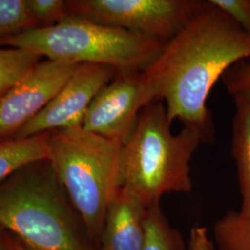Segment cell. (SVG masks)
I'll return each instance as SVG.
<instances>
[{
	"label": "cell",
	"instance_id": "cell-21",
	"mask_svg": "<svg viewBox=\"0 0 250 250\" xmlns=\"http://www.w3.org/2000/svg\"><path fill=\"white\" fill-rule=\"evenodd\" d=\"M0 250H31L8 232H4L0 241Z\"/></svg>",
	"mask_w": 250,
	"mask_h": 250
},
{
	"label": "cell",
	"instance_id": "cell-22",
	"mask_svg": "<svg viewBox=\"0 0 250 250\" xmlns=\"http://www.w3.org/2000/svg\"><path fill=\"white\" fill-rule=\"evenodd\" d=\"M240 93H243V94H245L249 99H250V86L249 88H247V89L245 90V91H243V92H240ZM238 94V93H237Z\"/></svg>",
	"mask_w": 250,
	"mask_h": 250
},
{
	"label": "cell",
	"instance_id": "cell-17",
	"mask_svg": "<svg viewBox=\"0 0 250 250\" xmlns=\"http://www.w3.org/2000/svg\"><path fill=\"white\" fill-rule=\"evenodd\" d=\"M26 2L38 27L52 26L70 15L67 1L26 0Z\"/></svg>",
	"mask_w": 250,
	"mask_h": 250
},
{
	"label": "cell",
	"instance_id": "cell-6",
	"mask_svg": "<svg viewBox=\"0 0 250 250\" xmlns=\"http://www.w3.org/2000/svg\"><path fill=\"white\" fill-rule=\"evenodd\" d=\"M70 14L167 42L209 0H71Z\"/></svg>",
	"mask_w": 250,
	"mask_h": 250
},
{
	"label": "cell",
	"instance_id": "cell-3",
	"mask_svg": "<svg viewBox=\"0 0 250 250\" xmlns=\"http://www.w3.org/2000/svg\"><path fill=\"white\" fill-rule=\"evenodd\" d=\"M170 126L164 103L151 102L142 108L123 143L122 188L146 208L160 203L166 194L189 193L193 188L190 163L203 137L188 126L173 134Z\"/></svg>",
	"mask_w": 250,
	"mask_h": 250
},
{
	"label": "cell",
	"instance_id": "cell-11",
	"mask_svg": "<svg viewBox=\"0 0 250 250\" xmlns=\"http://www.w3.org/2000/svg\"><path fill=\"white\" fill-rule=\"evenodd\" d=\"M232 97L235 113L232 119V155L241 193L239 212L250 216V99L243 93Z\"/></svg>",
	"mask_w": 250,
	"mask_h": 250
},
{
	"label": "cell",
	"instance_id": "cell-15",
	"mask_svg": "<svg viewBox=\"0 0 250 250\" xmlns=\"http://www.w3.org/2000/svg\"><path fill=\"white\" fill-rule=\"evenodd\" d=\"M217 250H250V216L230 210L214 226Z\"/></svg>",
	"mask_w": 250,
	"mask_h": 250
},
{
	"label": "cell",
	"instance_id": "cell-16",
	"mask_svg": "<svg viewBox=\"0 0 250 250\" xmlns=\"http://www.w3.org/2000/svg\"><path fill=\"white\" fill-rule=\"evenodd\" d=\"M36 27L26 0H0V39Z\"/></svg>",
	"mask_w": 250,
	"mask_h": 250
},
{
	"label": "cell",
	"instance_id": "cell-23",
	"mask_svg": "<svg viewBox=\"0 0 250 250\" xmlns=\"http://www.w3.org/2000/svg\"><path fill=\"white\" fill-rule=\"evenodd\" d=\"M4 232H5V230H4V229H2V228L0 227V241H1V239H2V236H3Z\"/></svg>",
	"mask_w": 250,
	"mask_h": 250
},
{
	"label": "cell",
	"instance_id": "cell-9",
	"mask_svg": "<svg viewBox=\"0 0 250 250\" xmlns=\"http://www.w3.org/2000/svg\"><path fill=\"white\" fill-rule=\"evenodd\" d=\"M146 105L140 72H119L93 99L82 127L124 143Z\"/></svg>",
	"mask_w": 250,
	"mask_h": 250
},
{
	"label": "cell",
	"instance_id": "cell-5",
	"mask_svg": "<svg viewBox=\"0 0 250 250\" xmlns=\"http://www.w3.org/2000/svg\"><path fill=\"white\" fill-rule=\"evenodd\" d=\"M166 42L106 26L70 14L61 22L36 27L0 39L45 60L107 65L118 72H143L161 53Z\"/></svg>",
	"mask_w": 250,
	"mask_h": 250
},
{
	"label": "cell",
	"instance_id": "cell-14",
	"mask_svg": "<svg viewBox=\"0 0 250 250\" xmlns=\"http://www.w3.org/2000/svg\"><path fill=\"white\" fill-rule=\"evenodd\" d=\"M142 250H186L181 234L167 221L160 203L147 208Z\"/></svg>",
	"mask_w": 250,
	"mask_h": 250
},
{
	"label": "cell",
	"instance_id": "cell-13",
	"mask_svg": "<svg viewBox=\"0 0 250 250\" xmlns=\"http://www.w3.org/2000/svg\"><path fill=\"white\" fill-rule=\"evenodd\" d=\"M40 61L24 49L0 44V101Z\"/></svg>",
	"mask_w": 250,
	"mask_h": 250
},
{
	"label": "cell",
	"instance_id": "cell-18",
	"mask_svg": "<svg viewBox=\"0 0 250 250\" xmlns=\"http://www.w3.org/2000/svg\"><path fill=\"white\" fill-rule=\"evenodd\" d=\"M224 10L236 24L250 36V0H209Z\"/></svg>",
	"mask_w": 250,
	"mask_h": 250
},
{
	"label": "cell",
	"instance_id": "cell-10",
	"mask_svg": "<svg viewBox=\"0 0 250 250\" xmlns=\"http://www.w3.org/2000/svg\"><path fill=\"white\" fill-rule=\"evenodd\" d=\"M146 209L135 195L121 188L107 209L99 249L143 250Z\"/></svg>",
	"mask_w": 250,
	"mask_h": 250
},
{
	"label": "cell",
	"instance_id": "cell-4",
	"mask_svg": "<svg viewBox=\"0 0 250 250\" xmlns=\"http://www.w3.org/2000/svg\"><path fill=\"white\" fill-rule=\"evenodd\" d=\"M123 143L82 126L47 133V159L99 249L110 203L122 188Z\"/></svg>",
	"mask_w": 250,
	"mask_h": 250
},
{
	"label": "cell",
	"instance_id": "cell-24",
	"mask_svg": "<svg viewBox=\"0 0 250 250\" xmlns=\"http://www.w3.org/2000/svg\"><path fill=\"white\" fill-rule=\"evenodd\" d=\"M101 250V249H97V250Z\"/></svg>",
	"mask_w": 250,
	"mask_h": 250
},
{
	"label": "cell",
	"instance_id": "cell-7",
	"mask_svg": "<svg viewBox=\"0 0 250 250\" xmlns=\"http://www.w3.org/2000/svg\"><path fill=\"white\" fill-rule=\"evenodd\" d=\"M118 72L107 65L79 64L52 101L13 138H28L82 126L93 99Z\"/></svg>",
	"mask_w": 250,
	"mask_h": 250
},
{
	"label": "cell",
	"instance_id": "cell-20",
	"mask_svg": "<svg viewBox=\"0 0 250 250\" xmlns=\"http://www.w3.org/2000/svg\"><path fill=\"white\" fill-rule=\"evenodd\" d=\"M189 250H216L208 235L205 227H194L190 233Z\"/></svg>",
	"mask_w": 250,
	"mask_h": 250
},
{
	"label": "cell",
	"instance_id": "cell-12",
	"mask_svg": "<svg viewBox=\"0 0 250 250\" xmlns=\"http://www.w3.org/2000/svg\"><path fill=\"white\" fill-rule=\"evenodd\" d=\"M47 157V133L0 140V182L24 164Z\"/></svg>",
	"mask_w": 250,
	"mask_h": 250
},
{
	"label": "cell",
	"instance_id": "cell-19",
	"mask_svg": "<svg viewBox=\"0 0 250 250\" xmlns=\"http://www.w3.org/2000/svg\"><path fill=\"white\" fill-rule=\"evenodd\" d=\"M223 79L229 93L233 96L250 86V61L240 62L224 73Z\"/></svg>",
	"mask_w": 250,
	"mask_h": 250
},
{
	"label": "cell",
	"instance_id": "cell-1",
	"mask_svg": "<svg viewBox=\"0 0 250 250\" xmlns=\"http://www.w3.org/2000/svg\"><path fill=\"white\" fill-rule=\"evenodd\" d=\"M247 59L250 61V36L210 3L140 72L146 103L163 102L171 124L179 120L209 143L215 131L207 105L208 96L225 72Z\"/></svg>",
	"mask_w": 250,
	"mask_h": 250
},
{
	"label": "cell",
	"instance_id": "cell-2",
	"mask_svg": "<svg viewBox=\"0 0 250 250\" xmlns=\"http://www.w3.org/2000/svg\"><path fill=\"white\" fill-rule=\"evenodd\" d=\"M0 227L31 250H95L48 159L0 182Z\"/></svg>",
	"mask_w": 250,
	"mask_h": 250
},
{
	"label": "cell",
	"instance_id": "cell-8",
	"mask_svg": "<svg viewBox=\"0 0 250 250\" xmlns=\"http://www.w3.org/2000/svg\"><path fill=\"white\" fill-rule=\"evenodd\" d=\"M79 64L40 61L0 101V140L13 138L45 108Z\"/></svg>",
	"mask_w": 250,
	"mask_h": 250
}]
</instances>
